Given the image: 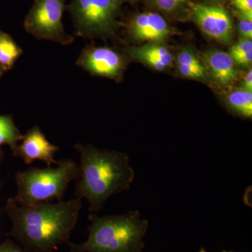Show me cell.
Here are the masks:
<instances>
[{
    "instance_id": "cell-1",
    "label": "cell",
    "mask_w": 252,
    "mask_h": 252,
    "mask_svg": "<svg viewBox=\"0 0 252 252\" xmlns=\"http://www.w3.org/2000/svg\"><path fill=\"white\" fill-rule=\"evenodd\" d=\"M81 199L21 206L13 198L6 200L4 210L12 223L9 236L28 252H53L67 243L79 220Z\"/></svg>"
},
{
    "instance_id": "cell-2",
    "label": "cell",
    "mask_w": 252,
    "mask_h": 252,
    "mask_svg": "<svg viewBox=\"0 0 252 252\" xmlns=\"http://www.w3.org/2000/svg\"><path fill=\"white\" fill-rule=\"evenodd\" d=\"M74 148L79 156L74 195L87 200L91 213L100 211L113 195L130 190L135 172L127 154L89 144H76Z\"/></svg>"
},
{
    "instance_id": "cell-3",
    "label": "cell",
    "mask_w": 252,
    "mask_h": 252,
    "mask_svg": "<svg viewBox=\"0 0 252 252\" xmlns=\"http://www.w3.org/2000/svg\"><path fill=\"white\" fill-rule=\"evenodd\" d=\"M89 236L84 243H69L71 252H142L148 221L140 212L99 217L91 213Z\"/></svg>"
},
{
    "instance_id": "cell-4",
    "label": "cell",
    "mask_w": 252,
    "mask_h": 252,
    "mask_svg": "<svg viewBox=\"0 0 252 252\" xmlns=\"http://www.w3.org/2000/svg\"><path fill=\"white\" fill-rule=\"evenodd\" d=\"M79 177V165L72 159L60 160L56 167H31L16 172L17 192L14 197L21 206L62 201L67 187Z\"/></svg>"
},
{
    "instance_id": "cell-5",
    "label": "cell",
    "mask_w": 252,
    "mask_h": 252,
    "mask_svg": "<svg viewBox=\"0 0 252 252\" xmlns=\"http://www.w3.org/2000/svg\"><path fill=\"white\" fill-rule=\"evenodd\" d=\"M122 0H72L66 9L76 34L84 38L112 36Z\"/></svg>"
},
{
    "instance_id": "cell-6",
    "label": "cell",
    "mask_w": 252,
    "mask_h": 252,
    "mask_svg": "<svg viewBox=\"0 0 252 252\" xmlns=\"http://www.w3.org/2000/svg\"><path fill=\"white\" fill-rule=\"evenodd\" d=\"M65 9V0H34L25 18V30L36 39L69 45L74 37L64 31L63 16Z\"/></svg>"
},
{
    "instance_id": "cell-7",
    "label": "cell",
    "mask_w": 252,
    "mask_h": 252,
    "mask_svg": "<svg viewBox=\"0 0 252 252\" xmlns=\"http://www.w3.org/2000/svg\"><path fill=\"white\" fill-rule=\"evenodd\" d=\"M77 64L93 75L119 79L125 69L126 61L112 48L89 46L81 51Z\"/></svg>"
},
{
    "instance_id": "cell-8",
    "label": "cell",
    "mask_w": 252,
    "mask_h": 252,
    "mask_svg": "<svg viewBox=\"0 0 252 252\" xmlns=\"http://www.w3.org/2000/svg\"><path fill=\"white\" fill-rule=\"evenodd\" d=\"M191 11L194 22L204 34L220 42H229L233 35V24L223 7L196 4L192 6Z\"/></svg>"
},
{
    "instance_id": "cell-9",
    "label": "cell",
    "mask_w": 252,
    "mask_h": 252,
    "mask_svg": "<svg viewBox=\"0 0 252 252\" xmlns=\"http://www.w3.org/2000/svg\"><path fill=\"white\" fill-rule=\"evenodd\" d=\"M21 142L14 156L22 159L26 165H31L35 160H42L47 166L59 164L55 156L59 152V147L47 140L39 126H34L29 129Z\"/></svg>"
},
{
    "instance_id": "cell-10",
    "label": "cell",
    "mask_w": 252,
    "mask_h": 252,
    "mask_svg": "<svg viewBox=\"0 0 252 252\" xmlns=\"http://www.w3.org/2000/svg\"><path fill=\"white\" fill-rule=\"evenodd\" d=\"M127 30L135 40L149 43L162 42L173 33L166 21L153 12L136 15L129 21Z\"/></svg>"
},
{
    "instance_id": "cell-11",
    "label": "cell",
    "mask_w": 252,
    "mask_h": 252,
    "mask_svg": "<svg viewBox=\"0 0 252 252\" xmlns=\"http://www.w3.org/2000/svg\"><path fill=\"white\" fill-rule=\"evenodd\" d=\"M204 65L212 80L221 88L233 86L238 79L234 61L228 53L214 49L203 54Z\"/></svg>"
},
{
    "instance_id": "cell-12",
    "label": "cell",
    "mask_w": 252,
    "mask_h": 252,
    "mask_svg": "<svg viewBox=\"0 0 252 252\" xmlns=\"http://www.w3.org/2000/svg\"><path fill=\"white\" fill-rule=\"evenodd\" d=\"M127 51L131 57L158 71L170 67L174 61L172 53L160 43H149L140 47L130 48Z\"/></svg>"
},
{
    "instance_id": "cell-13",
    "label": "cell",
    "mask_w": 252,
    "mask_h": 252,
    "mask_svg": "<svg viewBox=\"0 0 252 252\" xmlns=\"http://www.w3.org/2000/svg\"><path fill=\"white\" fill-rule=\"evenodd\" d=\"M177 61L181 75L188 79L207 80V73L205 65L190 50H181L177 56Z\"/></svg>"
},
{
    "instance_id": "cell-14",
    "label": "cell",
    "mask_w": 252,
    "mask_h": 252,
    "mask_svg": "<svg viewBox=\"0 0 252 252\" xmlns=\"http://www.w3.org/2000/svg\"><path fill=\"white\" fill-rule=\"evenodd\" d=\"M23 49L7 33L0 30V67L5 72L14 67L23 54Z\"/></svg>"
},
{
    "instance_id": "cell-15",
    "label": "cell",
    "mask_w": 252,
    "mask_h": 252,
    "mask_svg": "<svg viewBox=\"0 0 252 252\" xmlns=\"http://www.w3.org/2000/svg\"><path fill=\"white\" fill-rule=\"evenodd\" d=\"M227 106L240 117L251 119L252 117V92L238 89L232 91L225 99Z\"/></svg>"
},
{
    "instance_id": "cell-16",
    "label": "cell",
    "mask_w": 252,
    "mask_h": 252,
    "mask_svg": "<svg viewBox=\"0 0 252 252\" xmlns=\"http://www.w3.org/2000/svg\"><path fill=\"white\" fill-rule=\"evenodd\" d=\"M23 135L15 124L12 116L0 115V148L6 144L14 154Z\"/></svg>"
},
{
    "instance_id": "cell-17",
    "label": "cell",
    "mask_w": 252,
    "mask_h": 252,
    "mask_svg": "<svg viewBox=\"0 0 252 252\" xmlns=\"http://www.w3.org/2000/svg\"><path fill=\"white\" fill-rule=\"evenodd\" d=\"M188 1L189 0H154L155 4L159 9L169 14L175 12L186 3L188 2Z\"/></svg>"
},
{
    "instance_id": "cell-18",
    "label": "cell",
    "mask_w": 252,
    "mask_h": 252,
    "mask_svg": "<svg viewBox=\"0 0 252 252\" xmlns=\"http://www.w3.org/2000/svg\"><path fill=\"white\" fill-rule=\"evenodd\" d=\"M238 31L243 39H252V19L238 12Z\"/></svg>"
},
{
    "instance_id": "cell-19",
    "label": "cell",
    "mask_w": 252,
    "mask_h": 252,
    "mask_svg": "<svg viewBox=\"0 0 252 252\" xmlns=\"http://www.w3.org/2000/svg\"><path fill=\"white\" fill-rule=\"evenodd\" d=\"M251 51H252V39H243L234 46H232L228 54L230 55V57L233 58L238 55Z\"/></svg>"
},
{
    "instance_id": "cell-20",
    "label": "cell",
    "mask_w": 252,
    "mask_h": 252,
    "mask_svg": "<svg viewBox=\"0 0 252 252\" xmlns=\"http://www.w3.org/2000/svg\"><path fill=\"white\" fill-rule=\"evenodd\" d=\"M238 12L252 19V0H233Z\"/></svg>"
},
{
    "instance_id": "cell-21",
    "label": "cell",
    "mask_w": 252,
    "mask_h": 252,
    "mask_svg": "<svg viewBox=\"0 0 252 252\" xmlns=\"http://www.w3.org/2000/svg\"><path fill=\"white\" fill-rule=\"evenodd\" d=\"M0 252H28L24 248L18 246L11 240L0 243Z\"/></svg>"
},
{
    "instance_id": "cell-22",
    "label": "cell",
    "mask_w": 252,
    "mask_h": 252,
    "mask_svg": "<svg viewBox=\"0 0 252 252\" xmlns=\"http://www.w3.org/2000/svg\"><path fill=\"white\" fill-rule=\"evenodd\" d=\"M232 59H233L235 63L240 64V65L250 64L252 61V51L238 55V56L232 58Z\"/></svg>"
},
{
    "instance_id": "cell-23",
    "label": "cell",
    "mask_w": 252,
    "mask_h": 252,
    "mask_svg": "<svg viewBox=\"0 0 252 252\" xmlns=\"http://www.w3.org/2000/svg\"><path fill=\"white\" fill-rule=\"evenodd\" d=\"M241 89L252 92V71L250 69L244 77L241 83Z\"/></svg>"
},
{
    "instance_id": "cell-24",
    "label": "cell",
    "mask_w": 252,
    "mask_h": 252,
    "mask_svg": "<svg viewBox=\"0 0 252 252\" xmlns=\"http://www.w3.org/2000/svg\"><path fill=\"white\" fill-rule=\"evenodd\" d=\"M3 158H4V153L1 148H0V166H1V162H2Z\"/></svg>"
},
{
    "instance_id": "cell-25",
    "label": "cell",
    "mask_w": 252,
    "mask_h": 252,
    "mask_svg": "<svg viewBox=\"0 0 252 252\" xmlns=\"http://www.w3.org/2000/svg\"><path fill=\"white\" fill-rule=\"evenodd\" d=\"M5 73V71L1 67H0V77L3 75Z\"/></svg>"
},
{
    "instance_id": "cell-26",
    "label": "cell",
    "mask_w": 252,
    "mask_h": 252,
    "mask_svg": "<svg viewBox=\"0 0 252 252\" xmlns=\"http://www.w3.org/2000/svg\"><path fill=\"white\" fill-rule=\"evenodd\" d=\"M200 252H207L206 250H203V249H202L201 250H200Z\"/></svg>"
},
{
    "instance_id": "cell-27",
    "label": "cell",
    "mask_w": 252,
    "mask_h": 252,
    "mask_svg": "<svg viewBox=\"0 0 252 252\" xmlns=\"http://www.w3.org/2000/svg\"><path fill=\"white\" fill-rule=\"evenodd\" d=\"M1 184H0V190H1Z\"/></svg>"
}]
</instances>
